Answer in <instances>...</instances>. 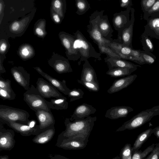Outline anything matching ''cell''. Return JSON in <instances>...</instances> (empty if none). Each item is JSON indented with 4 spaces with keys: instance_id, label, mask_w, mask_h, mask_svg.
<instances>
[{
    "instance_id": "obj_36",
    "label": "cell",
    "mask_w": 159,
    "mask_h": 159,
    "mask_svg": "<svg viewBox=\"0 0 159 159\" xmlns=\"http://www.w3.org/2000/svg\"><path fill=\"white\" fill-rule=\"evenodd\" d=\"M98 47L99 50V53L101 54H105L107 56L109 57L120 58L108 46L106 47L104 46H98Z\"/></svg>"
},
{
    "instance_id": "obj_20",
    "label": "cell",
    "mask_w": 159,
    "mask_h": 159,
    "mask_svg": "<svg viewBox=\"0 0 159 159\" xmlns=\"http://www.w3.org/2000/svg\"><path fill=\"white\" fill-rule=\"evenodd\" d=\"M133 111V109L129 106H115L107 110L105 116L112 120L125 118L127 116L129 113Z\"/></svg>"
},
{
    "instance_id": "obj_12",
    "label": "cell",
    "mask_w": 159,
    "mask_h": 159,
    "mask_svg": "<svg viewBox=\"0 0 159 159\" xmlns=\"http://www.w3.org/2000/svg\"><path fill=\"white\" fill-rule=\"evenodd\" d=\"M13 130L5 129L2 123L0 124V151L10 150L14 147L15 140Z\"/></svg>"
},
{
    "instance_id": "obj_4",
    "label": "cell",
    "mask_w": 159,
    "mask_h": 159,
    "mask_svg": "<svg viewBox=\"0 0 159 159\" xmlns=\"http://www.w3.org/2000/svg\"><path fill=\"white\" fill-rule=\"evenodd\" d=\"M159 115V105L143 110L124 123L116 131L133 129L139 127L150 121L154 116Z\"/></svg>"
},
{
    "instance_id": "obj_21",
    "label": "cell",
    "mask_w": 159,
    "mask_h": 159,
    "mask_svg": "<svg viewBox=\"0 0 159 159\" xmlns=\"http://www.w3.org/2000/svg\"><path fill=\"white\" fill-rule=\"evenodd\" d=\"M105 62L107 65L108 69L116 68L137 69L138 67H141L125 60L116 57L107 56L104 58Z\"/></svg>"
},
{
    "instance_id": "obj_51",
    "label": "cell",
    "mask_w": 159,
    "mask_h": 159,
    "mask_svg": "<svg viewBox=\"0 0 159 159\" xmlns=\"http://www.w3.org/2000/svg\"><path fill=\"white\" fill-rule=\"evenodd\" d=\"M153 130L154 134L157 138H159V126L155 128Z\"/></svg>"
},
{
    "instance_id": "obj_29",
    "label": "cell",
    "mask_w": 159,
    "mask_h": 159,
    "mask_svg": "<svg viewBox=\"0 0 159 159\" xmlns=\"http://www.w3.org/2000/svg\"><path fill=\"white\" fill-rule=\"evenodd\" d=\"M66 98L52 99L50 102L53 107V109L63 110L68 108V103Z\"/></svg>"
},
{
    "instance_id": "obj_19",
    "label": "cell",
    "mask_w": 159,
    "mask_h": 159,
    "mask_svg": "<svg viewBox=\"0 0 159 159\" xmlns=\"http://www.w3.org/2000/svg\"><path fill=\"white\" fill-rule=\"evenodd\" d=\"M34 68L39 74L46 79L59 91L66 95H68L70 89L67 87L66 84V82L65 80L60 81L53 78L44 72L39 67H34Z\"/></svg>"
},
{
    "instance_id": "obj_45",
    "label": "cell",
    "mask_w": 159,
    "mask_h": 159,
    "mask_svg": "<svg viewBox=\"0 0 159 159\" xmlns=\"http://www.w3.org/2000/svg\"><path fill=\"white\" fill-rule=\"evenodd\" d=\"M35 32L39 37H43L45 36V31L44 28L41 25L37 26L35 29Z\"/></svg>"
},
{
    "instance_id": "obj_55",
    "label": "cell",
    "mask_w": 159,
    "mask_h": 159,
    "mask_svg": "<svg viewBox=\"0 0 159 159\" xmlns=\"http://www.w3.org/2000/svg\"><path fill=\"white\" fill-rule=\"evenodd\" d=\"M131 155H132L128 158V159H131Z\"/></svg>"
},
{
    "instance_id": "obj_42",
    "label": "cell",
    "mask_w": 159,
    "mask_h": 159,
    "mask_svg": "<svg viewBox=\"0 0 159 159\" xmlns=\"http://www.w3.org/2000/svg\"><path fill=\"white\" fill-rule=\"evenodd\" d=\"M11 88V80L8 79L5 80L0 77V89H7Z\"/></svg>"
},
{
    "instance_id": "obj_10",
    "label": "cell",
    "mask_w": 159,
    "mask_h": 159,
    "mask_svg": "<svg viewBox=\"0 0 159 159\" xmlns=\"http://www.w3.org/2000/svg\"><path fill=\"white\" fill-rule=\"evenodd\" d=\"M36 88L44 98H65L54 86L42 78H39L36 83Z\"/></svg>"
},
{
    "instance_id": "obj_37",
    "label": "cell",
    "mask_w": 159,
    "mask_h": 159,
    "mask_svg": "<svg viewBox=\"0 0 159 159\" xmlns=\"http://www.w3.org/2000/svg\"><path fill=\"white\" fill-rule=\"evenodd\" d=\"M132 148L131 145L130 144H126L121 151V159H128L132 155Z\"/></svg>"
},
{
    "instance_id": "obj_54",
    "label": "cell",
    "mask_w": 159,
    "mask_h": 159,
    "mask_svg": "<svg viewBox=\"0 0 159 159\" xmlns=\"http://www.w3.org/2000/svg\"><path fill=\"white\" fill-rule=\"evenodd\" d=\"M113 159H120V157H116L113 158Z\"/></svg>"
},
{
    "instance_id": "obj_39",
    "label": "cell",
    "mask_w": 159,
    "mask_h": 159,
    "mask_svg": "<svg viewBox=\"0 0 159 159\" xmlns=\"http://www.w3.org/2000/svg\"><path fill=\"white\" fill-rule=\"evenodd\" d=\"M157 0H143L141 1V6L144 10V12L148 11Z\"/></svg>"
},
{
    "instance_id": "obj_47",
    "label": "cell",
    "mask_w": 159,
    "mask_h": 159,
    "mask_svg": "<svg viewBox=\"0 0 159 159\" xmlns=\"http://www.w3.org/2000/svg\"><path fill=\"white\" fill-rule=\"evenodd\" d=\"M21 26V24L19 22L15 21L11 24L10 27L13 31H16L20 29Z\"/></svg>"
},
{
    "instance_id": "obj_25",
    "label": "cell",
    "mask_w": 159,
    "mask_h": 159,
    "mask_svg": "<svg viewBox=\"0 0 159 159\" xmlns=\"http://www.w3.org/2000/svg\"><path fill=\"white\" fill-rule=\"evenodd\" d=\"M55 133V128L53 126L36 135L32 139V141L39 144L47 143L52 139Z\"/></svg>"
},
{
    "instance_id": "obj_31",
    "label": "cell",
    "mask_w": 159,
    "mask_h": 159,
    "mask_svg": "<svg viewBox=\"0 0 159 159\" xmlns=\"http://www.w3.org/2000/svg\"><path fill=\"white\" fill-rule=\"evenodd\" d=\"M52 9L57 13L61 18H63L66 9V3L65 0H56L52 3Z\"/></svg>"
},
{
    "instance_id": "obj_13",
    "label": "cell",
    "mask_w": 159,
    "mask_h": 159,
    "mask_svg": "<svg viewBox=\"0 0 159 159\" xmlns=\"http://www.w3.org/2000/svg\"><path fill=\"white\" fill-rule=\"evenodd\" d=\"M11 74L16 81L26 91L30 88V75L21 66L14 67L11 70Z\"/></svg>"
},
{
    "instance_id": "obj_5",
    "label": "cell",
    "mask_w": 159,
    "mask_h": 159,
    "mask_svg": "<svg viewBox=\"0 0 159 159\" xmlns=\"http://www.w3.org/2000/svg\"><path fill=\"white\" fill-rule=\"evenodd\" d=\"M29 113L26 110L7 105H0V119L2 120L27 124Z\"/></svg>"
},
{
    "instance_id": "obj_33",
    "label": "cell",
    "mask_w": 159,
    "mask_h": 159,
    "mask_svg": "<svg viewBox=\"0 0 159 159\" xmlns=\"http://www.w3.org/2000/svg\"><path fill=\"white\" fill-rule=\"evenodd\" d=\"M84 95V92L81 89L74 88L70 89L67 96L71 102L83 98Z\"/></svg>"
},
{
    "instance_id": "obj_18",
    "label": "cell",
    "mask_w": 159,
    "mask_h": 159,
    "mask_svg": "<svg viewBox=\"0 0 159 159\" xmlns=\"http://www.w3.org/2000/svg\"><path fill=\"white\" fill-rule=\"evenodd\" d=\"M136 74L130 75L114 80L107 92L112 94L125 88L131 84L137 77Z\"/></svg>"
},
{
    "instance_id": "obj_44",
    "label": "cell",
    "mask_w": 159,
    "mask_h": 159,
    "mask_svg": "<svg viewBox=\"0 0 159 159\" xmlns=\"http://www.w3.org/2000/svg\"><path fill=\"white\" fill-rule=\"evenodd\" d=\"M144 37H143L144 39H142V40L144 41V42H143V43L144 44H145L148 50H150V51H153L154 49V48L151 41L148 37L145 36L144 33Z\"/></svg>"
},
{
    "instance_id": "obj_16",
    "label": "cell",
    "mask_w": 159,
    "mask_h": 159,
    "mask_svg": "<svg viewBox=\"0 0 159 159\" xmlns=\"http://www.w3.org/2000/svg\"><path fill=\"white\" fill-rule=\"evenodd\" d=\"M96 111V109L92 105L84 103L75 108L69 119L71 121L82 120L94 114Z\"/></svg>"
},
{
    "instance_id": "obj_27",
    "label": "cell",
    "mask_w": 159,
    "mask_h": 159,
    "mask_svg": "<svg viewBox=\"0 0 159 159\" xmlns=\"http://www.w3.org/2000/svg\"><path fill=\"white\" fill-rule=\"evenodd\" d=\"M153 132V129L149 128L140 134L138 136L132 148V151L140 148Z\"/></svg>"
},
{
    "instance_id": "obj_50",
    "label": "cell",
    "mask_w": 159,
    "mask_h": 159,
    "mask_svg": "<svg viewBox=\"0 0 159 159\" xmlns=\"http://www.w3.org/2000/svg\"><path fill=\"white\" fill-rule=\"evenodd\" d=\"M50 159H70L59 154L50 155Z\"/></svg>"
},
{
    "instance_id": "obj_30",
    "label": "cell",
    "mask_w": 159,
    "mask_h": 159,
    "mask_svg": "<svg viewBox=\"0 0 159 159\" xmlns=\"http://www.w3.org/2000/svg\"><path fill=\"white\" fill-rule=\"evenodd\" d=\"M75 2L77 9L76 13L79 15H84L91 8L87 0H75Z\"/></svg>"
},
{
    "instance_id": "obj_7",
    "label": "cell",
    "mask_w": 159,
    "mask_h": 159,
    "mask_svg": "<svg viewBox=\"0 0 159 159\" xmlns=\"http://www.w3.org/2000/svg\"><path fill=\"white\" fill-rule=\"evenodd\" d=\"M59 38L66 50V56L69 60L74 61L80 59V54L78 49H75L73 44L75 39L74 35L62 32L59 34Z\"/></svg>"
},
{
    "instance_id": "obj_8",
    "label": "cell",
    "mask_w": 159,
    "mask_h": 159,
    "mask_svg": "<svg viewBox=\"0 0 159 159\" xmlns=\"http://www.w3.org/2000/svg\"><path fill=\"white\" fill-rule=\"evenodd\" d=\"M131 18L129 23L120 31L118 32L117 38L113 39V42L123 44L132 48L133 26L134 21V10L131 9Z\"/></svg>"
},
{
    "instance_id": "obj_9",
    "label": "cell",
    "mask_w": 159,
    "mask_h": 159,
    "mask_svg": "<svg viewBox=\"0 0 159 159\" xmlns=\"http://www.w3.org/2000/svg\"><path fill=\"white\" fill-rule=\"evenodd\" d=\"M56 145L58 147L67 150H78L86 147L88 139L81 138H68L64 137L61 134L58 136Z\"/></svg>"
},
{
    "instance_id": "obj_15",
    "label": "cell",
    "mask_w": 159,
    "mask_h": 159,
    "mask_svg": "<svg viewBox=\"0 0 159 159\" xmlns=\"http://www.w3.org/2000/svg\"><path fill=\"white\" fill-rule=\"evenodd\" d=\"M35 112L39 122V128L42 131L54 126L55 120L51 111L40 110Z\"/></svg>"
},
{
    "instance_id": "obj_46",
    "label": "cell",
    "mask_w": 159,
    "mask_h": 159,
    "mask_svg": "<svg viewBox=\"0 0 159 159\" xmlns=\"http://www.w3.org/2000/svg\"><path fill=\"white\" fill-rule=\"evenodd\" d=\"M120 6L122 8H127L131 7L132 5L131 0H120Z\"/></svg>"
},
{
    "instance_id": "obj_26",
    "label": "cell",
    "mask_w": 159,
    "mask_h": 159,
    "mask_svg": "<svg viewBox=\"0 0 159 159\" xmlns=\"http://www.w3.org/2000/svg\"><path fill=\"white\" fill-rule=\"evenodd\" d=\"M136 69L116 68L108 69L106 74L112 77H119L128 76L136 70Z\"/></svg>"
},
{
    "instance_id": "obj_32",
    "label": "cell",
    "mask_w": 159,
    "mask_h": 159,
    "mask_svg": "<svg viewBox=\"0 0 159 159\" xmlns=\"http://www.w3.org/2000/svg\"><path fill=\"white\" fill-rule=\"evenodd\" d=\"M16 94L12 88L7 89H0V97L3 100H13L15 99Z\"/></svg>"
},
{
    "instance_id": "obj_35",
    "label": "cell",
    "mask_w": 159,
    "mask_h": 159,
    "mask_svg": "<svg viewBox=\"0 0 159 159\" xmlns=\"http://www.w3.org/2000/svg\"><path fill=\"white\" fill-rule=\"evenodd\" d=\"M77 81L90 91L96 92L99 90V83L88 82L80 80H77Z\"/></svg>"
},
{
    "instance_id": "obj_3",
    "label": "cell",
    "mask_w": 159,
    "mask_h": 159,
    "mask_svg": "<svg viewBox=\"0 0 159 159\" xmlns=\"http://www.w3.org/2000/svg\"><path fill=\"white\" fill-rule=\"evenodd\" d=\"M23 96L24 101L34 112L40 110L50 111L51 109H53L50 102L46 100L33 84L24 93Z\"/></svg>"
},
{
    "instance_id": "obj_17",
    "label": "cell",
    "mask_w": 159,
    "mask_h": 159,
    "mask_svg": "<svg viewBox=\"0 0 159 159\" xmlns=\"http://www.w3.org/2000/svg\"><path fill=\"white\" fill-rule=\"evenodd\" d=\"M87 30L90 38L98 46H105L107 43L111 42L103 36L97 24L93 21L89 20V24L87 26Z\"/></svg>"
},
{
    "instance_id": "obj_6",
    "label": "cell",
    "mask_w": 159,
    "mask_h": 159,
    "mask_svg": "<svg viewBox=\"0 0 159 159\" xmlns=\"http://www.w3.org/2000/svg\"><path fill=\"white\" fill-rule=\"evenodd\" d=\"M104 11V10L95 11L90 16L89 20L95 23L103 36L111 42L113 40L111 38L113 30L110 24L107 16L103 15Z\"/></svg>"
},
{
    "instance_id": "obj_34",
    "label": "cell",
    "mask_w": 159,
    "mask_h": 159,
    "mask_svg": "<svg viewBox=\"0 0 159 159\" xmlns=\"http://www.w3.org/2000/svg\"><path fill=\"white\" fill-rule=\"evenodd\" d=\"M154 144L148 147L143 152L135 151L131 159H144L146 157L154 148Z\"/></svg>"
},
{
    "instance_id": "obj_1",
    "label": "cell",
    "mask_w": 159,
    "mask_h": 159,
    "mask_svg": "<svg viewBox=\"0 0 159 159\" xmlns=\"http://www.w3.org/2000/svg\"><path fill=\"white\" fill-rule=\"evenodd\" d=\"M97 119L96 116H89L82 120L71 121L66 118L64 121L66 129L60 134L66 138L88 139Z\"/></svg>"
},
{
    "instance_id": "obj_28",
    "label": "cell",
    "mask_w": 159,
    "mask_h": 159,
    "mask_svg": "<svg viewBox=\"0 0 159 159\" xmlns=\"http://www.w3.org/2000/svg\"><path fill=\"white\" fill-rule=\"evenodd\" d=\"M107 46L112 49L125 55H131L133 50L132 48L114 42L107 43L105 47Z\"/></svg>"
},
{
    "instance_id": "obj_48",
    "label": "cell",
    "mask_w": 159,
    "mask_h": 159,
    "mask_svg": "<svg viewBox=\"0 0 159 159\" xmlns=\"http://www.w3.org/2000/svg\"><path fill=\"white\" fill-rule=\"evenodd\" d=\"M52 18L54 21L57 23H59L61 22V19L60 16L56 13L52 9Z\"/></svg>"
},
{
    "instance_id": "obj_49",
    "label": "cell",
    "mask_w": 159,
    "mask_h": 159,
    "mask_svg": "<svg viewBox=\"0 0 159 159\" xmlns=\"http://www.w3.org/2000/svg\"><path fill=\"white\" fill-rule=\"evenodd\" d=\"M7 48V44L5 41H1L0 50L1 53H3L5 52Z\"/></svg>"
},
{
    "instance_id": "obj_38",
    "label": "cell",
    "mask_w": 159,
    "mask_h": 159,
    "mask_svg": "<svg viewBox=\"0 0 159 159\" xmlns=\"http://www.w3.org/2000/svg\"><path fill=\"white\" fill-rule=\"evenodd\" d=\"M20 53L21 56L23 58H27L30 57L32 55V49L29 46L24 45L20 49Z\"/></svg>"
},
{
    "instance_id": "obj_41",
    "label": "cell",
    "mask_w": 159,
    "mask_h": 159,
    "mask_svg": "<svg viewBox=\"0 0 159 159\" xmlns=\"http://www.w3.org/2000/svg\"><path fill=\"white\" fill-rule=\"evenodd\" d=\"M158 12H159V0L156 1L148 11L145 13V14H144V17L148 16V17L149 15Z\"/></svg>"
},
{
    "instance_id": "obj_40",
    "label": "cell",
    "mask_w": 159,
    "mask_h": 159,
    "mask_svg": "<svg viewBox=\"0 0 159 159\" xmlns=\"http://www.w3.org/2000/svg\"><path fill=\"white\" fill-rule=\"evenodd\" d=\"M145 159H159V143Z\"/></svg>"
},
{
    "instance_id": "obj_23",
    "label": "cell",
    "mask_w": 159,
    "mask_h": 159,
    "mask_svg": "<svg viewBox=\"0 0 159 159\" xmlns=\"http://www.w3.org/2000/svg\"><path fill=\"white\" fill-rule=\"evenodd\" d=\"M49 64L56 72L60 74L73 71L68 60L62 57L58 59L50 61Z\"/></svg>"
},
{
    "instance_id": "obj_22",
    "label": "cell",
    "mask_w": 159,
    "mask_h": 159,
    "mask_svg": "<svg viewBox=\"0 0 159 159\" xmlns=\"http://www.w3.org/2000/svg\"><path fill=\"white\" fill-rule=\"evenodd\" d=\"M145 26V32L153 38L159 39V14H152Z\"/></svg>"
},
{
    "instance_id": "obj_52",
    "label": "cell",
    "mask_w": 159,
    "mask_h": 159,
    "mask_svg": "<svg viewBox=\"0 0 159 159\" xmlns=\"http://www.w3.org/2000/svg\"><path fill=\"white\" fill-rule=\"evenodd\" d=\"M0 159H9L8 156V155L1 156Z\"/></svg>"
},
{
    "instance_id": "obj_24",
    "label": "cell",
    "mask_w": 159,
    "mask_h": 159,
    "mask_svg": "<svg viewBox=\"0 0 159 159\" xmlns=\"http://www.w3.org/2000/svg\"><path fill=\"white\" fill-rule=\"evenodd\" d=\"M80 80L88 82L99 83L96 73L88 59L84 61L83 65Z\"/></svg>"
},
{
    "instance_id": "obj_53",
    "label": "cell",
    "mask_w": 159,
    "mask_h": 159,
    "mask_svg": "<svg viewBox=\"0 0 159 159\" xmlns=\"http://www.w3.org/2000/svg\"><path fill=\"white\" fill-rule=\"evenodd\" d=\"M3 7V5H2L1 2L0 5V12L1 15V13H2V11Z\"/></svg>"
},
{
    "instance_id": "obj_2",
    "label": "cell",
    "mask_w": 159,
    "mask_h": 159,
    "mask_svg": "<svg viewBox=\"0 0 159 159\" xmlns=\"http://www.w3.org/2000/svg\"><path fill=\"white\" fill-rule=\"evenodd\" d=\"M75 39L73 44L74 49H78L80 54V58L78 62L79 66L81 62L86 59L93 57L98 60H102L101 54L97 52L91 43L79 30L73 33Z\"/></svg>"
},
{
    "instance_id": "obj_14",
    "label": "cell",
    "mask_w": 159,
    "mask_h": 159,
    "mask_svg": "<svg viewBox=\"0 0 159 159\" xmlns=\"http://www.w3.org/2000/svg\"><path fill=\"white\" fill-rule=\"evenodd\" d=\"M131 7H128L124 11L114 13L112 19L113 27L118 32L120 31L129 23V12Z\"/></svg>"
},
{
    "instance_id": "obj_43",
    "label": "cell",
    "mask_w": 159,
    "mask_h": 159,
    "mask_svg": "<svg viewBox=\"0 0 159 159\" xmlns=\"http://www.w3.org/2000/svg\"><path fill=\"white\" fill-rule=\"evenodd\" d=\"M140 55L145 63L151 64L155 62V59L149 55L140 52Z\"/></svg>"
},
{
    "instance_id": "obj_11",
    "label": "cell",
    "mask_w": 159,
    "mask_h": 159,
    "mask_svg": "<svg viewBox=\"0 0 159 159\" xmlns=\"http://www.w3.org/2000/svg\"><path fill=\"white\" fill-rule=\"evenodd\" d=\"M0 121L5 124L23 136H28L32 135H36L43 131L40 129L39 125L31 126L27 124L5 120L0 119Z\"/></svg>"
}]
</instances>
